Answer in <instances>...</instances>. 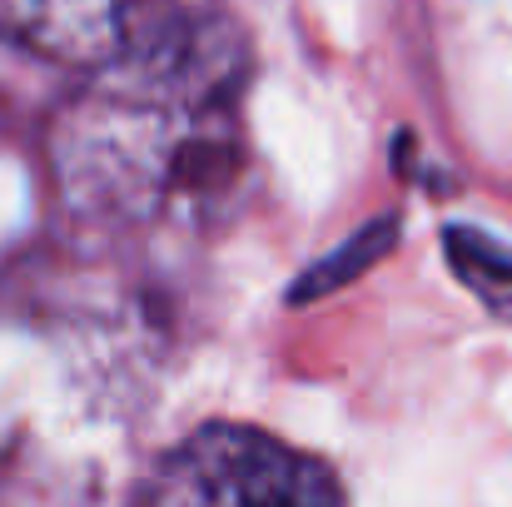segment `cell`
Wrapping results in <instances>:
<instances>
[{
  "label": "cell",
  "mask_w": 512,
  "mask_h": 507,
  "mask_svg": "<svg viewBox=\"0 0 512 507\" xmlns=\"http://www.w3.org/2000/svg\"><path fill=\"white\" fill-rule=\"evenodd\" d=\"M244 95L249 45L224 15L85 70L45 130L60 204L110 229L219 219L244 174Z\"/></svg>",
  "instance_id": "1"
},
{
  "label": "cell",
  "mask_w": 512,
  "mask_h": 507,
  "mask_svg": "<svg viewBox=\"0 0 512 507\" xmlns=\"http://www.w3.org/2000/svg\"><path fill=\"white\" fill-rule=\"evenodd\" d=\"M150 503H339L343 488L329 478L324 463L294 453L289 443L234 428V423H209L194 438H184L170 458L155 468Z\"/></svg>",
  "instance_id": "2"
},
{
  "label": "cell",
  "mask_w": 512,
  "mask_h": 507,
  "mask_svg": "<svg viewBox=\"0 0 512 507\" xmlns=\"http://www.w3.org/2000/svg\"><path fill=\"white\" fill-rule=\"evenodd\" d=\"M219 15V0H0V35L40 60L95 70Z\"/></svg>",
  "instance_id": "3"
},
{
  "label": "cell",
  "mask_w": 512,
  "mask_h": 507,
  "mask_svg": "<svg viewBox=\"0 0 512 507\" xmlns=\"http://www.w3.org/2000/svg\"><path fill=\"white\" fill-rule=\"evenodd\" d=\"M443 249H448V264L453 274L498 314L512 319V254L503 244H493L483 229H468V224H453L443 234Z\"/></svg>",
  "instance_id": "4"
},
{
  "label": "cell",
  "mask_w": 512,
  "mask_h": 507,
  "mask_svg": "<svg viewBox=\"0 0 512 507\" xmlns=\"http://www.w3.org/2000/svg\"><path fill=\"white\" fill-rule=\"evenodd\" d=\"M393 239H398V219L388 214V219H373V224H363L343 249H334L329 259H319L314 269H304L299 274V284L289 289V299L294 304H304V299H319V294H334L339 284L348 279H358L373 259H383L388 249H393Z\"/></svg>",
  "instance_id": "5"
}]
</instances>
